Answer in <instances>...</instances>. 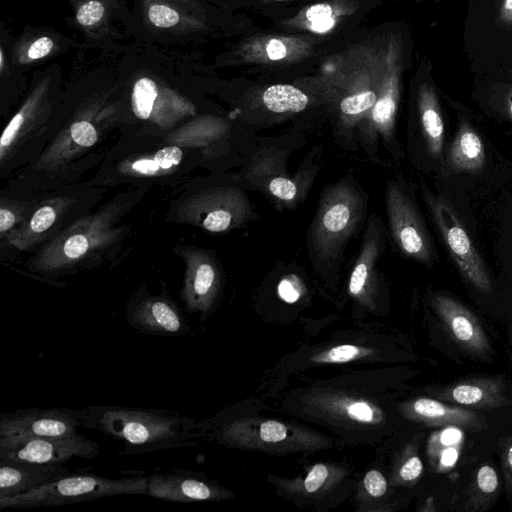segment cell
<instances>
[{
	"mask_svg": "<svg viewBox=\"0 0 512 512\" xmlns=\"http://www.w3.org/2000/svg\"><path fill=\"white\" fill-rule=\"evenodd\" d=\"M82 427L124 442L120 455L194 446L201 425L173 411L123 406L80 409Z\"/></svg>",
	"mask_w": 512,
	"mask_h": 512,
	"instance_id": "cell-1",
	"label": "cell"
},
{
	"mask_svg": "<svg viewBox=\"0 0 512 512\" xmlns=\"http://www.w3.org/2000/svg\"><path fill=\"white\" fill-rule=\"evenodd\" d=\"M367 197L355 180L342 179L322 193L307 235L308 255L314 267L338 268L350 240L365 221Z\"/></svg>",
	"mask_w": 512,
	"mask_h": 512,
	"instance_id": "cell-2",
	"label": "cell"
},
{
	"mask_svg": "<svg viewBox=\"0 0 512 512\" xmlns=\"http://www.w3.org/2000/svg\"><path fill=\"white\" fill-rule=\"evenodd\" d=\"M120 495H147L148 477L120 479L70 474L29 491L0 498V509L54 507Z\"/></svg>",
	"mask_w": 512,
	"mask_h": 512,
	"instance_id": "cell-3",
	"label": "cell"
},
{
	"mask_svg": "<svg viewBox=\"0 0 512 512\" xmlns=\"http://www.w3.org/2000/svg\"><path fill=\"white\" fill-rule=\"evenodd\" d=\"M115 217L116 209L111 206L77 220L41 250L34 267L45 272L62 270L111 243L118 234Z\"/></svg>",
	"mask_w": 512,
	"mask_h": 512,
	"instance_id": "cell-4",
	"label": "cell"
},
{
	"mask_svg": "<svg viewBox=\"0 0 512 512\" xmlns=\"http://www.w3.org/2000/svg\"><path fill=\"white\" fill-rule=\"evenodd\" d=\"M423 197L442 239L463 277L482 293H490L489 273L450 202L422 185Z\"/></svg>",
	"mask_w": 512,
	"mask_h": 512,
	"instance_id": "cell-5",
	"label": "cell"
},
{
	"mask_svg": "<svg viewBox=\"0 0 512 512\" xmlns=\"http://www.w3.org/2000/svg\"><path fill=\"white\" fill-rule=\"evenodd\" d=\"M388 231L398 250L418 262L429 264L433 251L429 234L417 206L398 179H389L385 189Z\"/></svg>",
	"mask_w": 512,
	"mask_h": 512,
	"instance_id": "cell-6",
	"label": "cell"
},
{
	"mask_svg": "<svg viewBox=\"0 0 512 512\" xmlns=\"http://www.w3.org/2000/svg\"><path fill=\"white\" fill-rule=\"evenodd\" d=\"M249 209L245 195L239 190L218 187L188 198L180 206L178 217L209 232L220 233L242 223Z\"/></svg>",
	"mask_w": 512,
	"mask_h": 512,
	"instance_id": "cell-7",
	"label": "cell"
},
{
	"mask_svg": "<svg viewBox=\"0 0 512 512\" xmlns=\"http://www.w3.org/2000/svg\"><path fill=\"white\" fill-rule=\"evenodd\" d=\"M100 453L96 441L82 434L66 437H0V458L39 464H64L79 457L92 459Z\"/></svg>",
	"mask_w": 512,
	"mask_h": 512,
	"instance_id": "cell-8",
	"label": "cell"
},
{
	"mask_svg": "<svg viewBox=\"0 0 512 512\" xmlns=\"http://www.w3.org/2000/svg\"><path fill=\"white\" fill-rule=\"evenodd\" d=\"M131 108L139 119L163 129L196 113L195 106L186 97L150 76H141L134 81Z\"/></svg>",
	"mask_w": 512,
	"mask_h": 512,
	"instance_id": "cell-9",
	"label": "cell"
},
{
	"mask_svg": "<svg viewBox=\"0 0 512 512\" xmlns=\"http://www.w3.org/2000/svg\"><path fill=\"white\" fill-rule=\"evenodd\" d=\"M110 113V109L98 104L82 110L46 148L36 162L35 168L56 170L82 151L92 147L99 139L100 123Z\"/></svg>",
	"mask_w": 512,
	"mask_h": 512,
	"instance_id": "cell-10",
	"label": "cell"
},
{
	"mask_svg": "<svg viewBox=\"0 0 512 512\" xmlns=\"http://www.w3.org/2000/svg\"><path fill=\"white\" fill-rule=\"evenodd\" d=\"M80 409L25 408L0 414V437H66L78 434Z\"/></svg>",
	"mask_w": 512,
	"mask_h": 512,
	"instance_id": "cell-11",
	"label": "cell"
},
{
	"mask_svg": "<svg viewBox=\"0 0 512 512\" xmlns=\"http://www.w3.org/2000/svg\"><path fill=\"white\" fill-rule=\"evenodd\" d=\"M128 323L138 331L163 337L188 333L189 326L177 305L167 296L142 297L127 310Z\"/></svg>",
	"mask_w": 512,
	"mask_h": 512,
	"instance_id": "cell-12",
	"label": "cell"
},
{
	"mask_svg": "<svg viewBox=\"0 0 512 512\" xmlns=\"http://www.w3.org/2000/svg\"><path fill=\"white\" fill-rule=\"evenodd\" d=\"M433 305L446 332L461 349L476 356L488 355V338L480 322L468 308L446 295L435 296Z\"/></svg>",
	"mask_w": 512,
	"mask_h": 512,
	"instance_id": "cell-13",
	"label": "cell"
},
{
	"mask_svg": "<svg viewBox=\"0 0 512 512\" xmlns=\"http://www.w3.org/2000/svg\"><path fill=\"white\" fill-rule=\"evenodd\" d=\"M185 260L181 298L190 312H205L214 299L219 275L211 256L198 249H184L180 252Z\"/></svg>",
	"mask_w": 512,
	"mask_h": 512,
	"instance_id": "cell-14",
	"label": "cell"
},
{
	"mask_svg": "<svg viewBox=\"0 0 512 512\" xmlns=\"http://www.w3.org/2000/svg\"><path fill=\"white\" fill-rule=\"evenodd\" d=\"M503 377H472L444 386L438 399L471 409L491 410L510 404Z\"/></svg>",
	"mask_w": 512,
	"mask_h": 512,
	"instance_id": "cell-15",
	"label": "cell"
},
{
	"mask_svg": "<svg viewBox=\"0 0 512 512\" xmlns=\"http://www.w3.org/2000/svg\"><path fill=\"white\" fill-rule=\"evenodd\" d=\"M148 496L188 503L217 497L216 488L199 474L185 469L158 471L148 477Z\"/></svg>",
	"mask_w": 512,
	"mask_h": 512,
	"instance_id": "cell-16",
	"label": "cell"
},
{
	"mask_svg": "<svg viewBox=\"0 0 512 512\" xmlns=\"http://www.w3.org/2000/svg\"><path fill=\"white\" fill-rule=\"evenodd\" d=\"M72 474L63 464L0 458V498L11 497Z\"/></svg>",
	"mask_w": 512,
	"mask_h": 512,
	"instance_id": "cell-17",
	"label": "cell"
},
{
	"mask_svg": "<svg viewBox=\"0 0 512 512\" xmlns=\"http://www.w3.org/2000/svg\"><path fill=\"white\" fill-rule=\"evenodd\" d=\"M50 86L51 76L42 77L6 125L0 138L1 162L8 157L14 146L32 129L48 108Z\"/></svg>",
	"mask_w": 512,
	"mask_h": 512,
	"instance_id": "cell-18",
	"label": "cell"
},
{
	"mask_svg": "<svg viewBox=\"0 0 512 512\" xmlns=\"http://www.w3.org/2000/svg\"><path fill=\"white\" fill-rule=\"evenodd\" d=\"M145 21L162 32L186 33L201 26L192 0H139Z\"/></svg>",
	"mask_w": 512,
	"mask_h": 512,
	"instance_id": "cell-19",
	"label": "cell"
},
{
	"mask_svg": "<svg viewBox=\"0 0 512 512\" xmlns=\"http://www.w3.org/2000/svg\"><path fill=\"white\" fill-rule=\"evenodd\" d=\"M70 204L71 199L66 197L46 200L7 237V243L19 250L31 248L46 236Z\"/></svg>",
	"mask_w": 512,
	"mask_h": 512,
	"instance_id": "cell-20",
	"label": "cell"
},
{
	"mask_svg": "<svg viewBox=\"0 0 512 512\" xmlns=\"http://www.w3.org/2000/svg\"><path fill=\"white\" fill-rule=\"evenodd\" d=\"M414 414L431 425L480 430L485 417L471 409L448 405L436 399L419 398L412 404Z\"/></svg>",
	"mask_w": 512,
	"mask_h": 512,
	"instance_id": "cell-21",
	"label": "cell"
},
{
	"mask_svg": "<svg viewBox=\"0 0 512 512\" xmlns=\"http://www.w3.org/2000/svg\"><path fill=\"white\" fill-rule=\"evenodd\" d=\"M486 160L482 139L471 125L464 121L449 146L446 167L451 173H476Z\"/></svg>",
	"mask_w": 512,
	"mask_h": 512,
	"instance_id": "cell-22",
	"label": "cell"
},
{
	"mask_svg": "<svg viewBox=\"0 0 512 512\" xmlns=\"http://www.w3.org/2000/svg\"><path fill=\"white\" fill-rule=\"evenodd\" d=\"M419 133L429 157L439 159L444 147V121L432 87L420 89L418 99Z\"/></svg>",
	"mask_w": 512,
	"mask_h": 512,
	"instance_id": "cell-23",
	"label": "cell"
},
{
	"mask_svg": "<svg viewBox=\"0 0 512 512\" xmlns=\"http://www.w3.org/2000/svg\"><path fill=\"white\" fill-rule=\"evenodd\" d=\"M183 152L177 145L161 148L153 155L123 162V173L137 176H159L173 172L180 164Z\"/></svg>",
	"mask_w": 512,
	"mask_h": 512,
	"instance_id": "cell-24",
	"label": "cell"
},
{
	"mask_svg": "<svg viewBox=\"0 0 512 512\" xmlns=\"http://www.w3.org/2000/svg\"><path fill=\"white\" fill-rule=\"evenodd\" d=\"M61 49V42L54 35L39 34L21 40L13 49V63L30 65L52 55Z\"/></svg>",
	"mask_w": 512,
	"mask_h": 512,
	"instance_id": "cell-25",
	"label": "cell"
},
{
	"mask_svg": "<svg viewBox=\"0 0 512 512\" xmlns=\"http://www.w3.org/2000/svg\"><path fill=\"white\" fill-rule=\"evenodd\" d=\"M262 100L266 108L275 113H297L304 110L309 102L303 91L286 84L268 87L263 93Z\"/></svg>",
	"mask_w": 512,
	"mask_h": 512,
	"instance_id": "cell-26",
	"label": "cell"
},
{
	"mask_svg": "<svg viewBox=\"0 0 512 512\" xmlns=\"http://www.w3.org/2000/svg\"><path fill=\"white\" fill-rule=\"evenodd\" d=\"M110 8L105 0H80L75 6V19L86 33H96L108 24Z\"/></svg>",
	"mask_w": 512,
	"mask_h": 512,
	"instance_id": "cell-27",
	"label": "cell"
},
{
	"mask_svg": "<svg viewBox=\"0 0 512 512\" xmlns=\"http://www.w3.org/2000/svg\"><path fill=\"white\" fill-rule=\"evenodd\" d=\"M473 488L468 509L480 510L482 505L489 504L498 493L499 478L496 470L488 464L482 465L476 473Z\"/></svg>",
	"mask_w": 512,
	"mask_h": 512,
	"instance_id": "cell-28",
	"label": "cell"
},
{
	"mask_svg": "<svg viewBox=\"0 0 512 512\" xmlns=\"http://www.w3.org/2000/svg\"><path fill=\"white\" fill-rule=\"evenodd\" d=\"M271 195L283 202H291L298 196V186L290 178L277 176L271 178L268 183Z\"/></svg>",
	"mask_w": 512,
	"mask_h": 512,
	"instance_id": "cell-29",
	"label": "cell"
},
{
	"mask_svg": "<svg viewBox=\"0 0 512 512\" xmlns=\"http://www.w3.org/2000/svg\"><path fill=\"white\" fill-rule=\"evenodd\" d=\"M22 211V208L5 204L2 201L0 208V233L2 237H8L15 230V225L22 219Z\"/></svg>",
	"mask_w": 512,
	"mask_h": 512,
	"instance_id": "cell-30",
	"label": "cell"
},
{
	"mask_svg": "<svg viewBox=\"0 0 512 512\" xmlns=\"http://www.w3.org/2000/svg\"><path fill=\"white\" fill-rule=\"evenodd\" d=\"M359 354V348L354 345H340L330 349L318 361L343 363L354 359Z\"/></svg>",
	"mask_w": 512,
	"mask_h": 512,
	"instance_id": "cell-31",
	"label": "cell"
},
{
	"mask_svg": "<svg viewBox=\"0 0 512 512\" xmlns=\"http://www.w3.org/2000/svg\"><path fill=\"white\" fill-rule=\"evenodd\" d=\"M501 461L505 490L508 497H512V436L509 437L503 447Z\"/></svg>",
	"mask_w": 512,
	"mask_h": 512,
	"instance_id": "cell-32",
	"label": "cell"
},
{
	"mask_svg": "<svg viewBox=\"0 0 512 512\" xmlns=\"http://www.w3.org/2000/svg\"><path fill=\"white\" fill-rule=\"evenodd\" d=\"M286 427L280 422L269 420L260 428V437L265 442H279L286 437Z\"/></svg>",
	"mask_w": 512,
	"mask_h": 512,
	"instance_id": "cell-33",
	"label": "cell"
},
{
	"mask_svg": "<svg viewBox=\"0 0 512 512\" xmlns=\"http://www.w3.org/2000/svg\"><path fill=\"white\" fill-rule=\"evenodd\" d=\"M364 486L367 492L374 497L382 496L387 489V483L384 476L376 470H371L366 474L364 478Z\"/></svg>",
	"mask_w": 512,
	"mask_h": 512,
	"instance_id": "cell-34",
	"label": "cell"
},
{
	"mask_svg": "<svg viewBox=\"0 0 512 512\" xmlns=\"http://www.w3.org/2000/svg\"><path fill=\"white\" fill-rule=\"evenodd\" d=\"M328 476L327 467L323 464L315 465L307 475L304 485L308 492H315L325 482Z\"/></svg>",
	"mask_w": 512,
	"mask_h": 512,
	"instance_id": "cell-35",
	"label": "cell"
},
{
	"mask_svg": "<svg viewBox=\"0 0 512 512\" xmlns=\"http://www.w3.org/2000/svg\"><path fill=\"white\" fill-rule=\"evenodd\" d=\"M278 295L287 303H294L300 297L296 283L290 278H283L277 287Z\"/></svg>",
	"mask_w": 512,
	"mask_h": 512,
	"instance_id": "cell-36",
	"label": "cell"
},
{
	"mask_svg": "<svg viewBox=\"0 0 512 512\" xmlns=\"http://www.w3.org/2000/svg\"><path fill=\"white\" fill-rule=\"evenodd\" d=\"M423 470V464L419 457L409 458L400 469V476L403 480L412 481L416 479Z\"/></svg>",
	"mask_w": 512,
	"mask_h": 512,
	"instance_id": "cell-37",
	"label": "cell"
},
{
	"mask_svg": "<svg viewBox=\"0 0 512 512\" xmlns=\"http://www.w3.org/2000/svg\"><path fill=\"white\" fill-rule=\"evenodd\" d=\"M348 414L361 422H370L373 419V411L370 406L364 402H356L348 406Z\"/></svg>",
	"mask_w": 512,
	"mask_h": 512,
	"instance_id": "cell-38",
	"label": "cell"
},
{
	"mask_svg": "<svg viewBox=\"0 0 512 512\" xmlns=\"http://www.w3.org/2000/svg\"><path fill=\"white\" fill-rule=\"evenodd\" d=\"M332 10L327 4H316L311 6L306 13L307 19L313 23L325 20L331 17Z\"/></svg>",
	"mask_w": 512,
	"mask_h": 512,
	"instance_id": "cell-39",
	"label": "cell"
},
{
	"mask_svg": "<svg viewBox=\"0 0 512 512\" xmlns=\"http://www.w3.org/2000/svg\"><path fill=\"white\" fill-rule=\"evenodd\" d=\"M266 52L271 60H280L286 56V46L278 39H272L267 45Z\"/></svg>",
	"mask_w": 512,
	"mask_h": 512,
	"instance_id": "cell-40",
	"label": "cell"
},
{
	"mask_svg": "<svg viewBox=\"0 0 512 512\" xmlns=\"http://www.w3.org/2000/svg\"><path fill=\"white\" fill-rule=\"evenodd\" d=\"M334 25V19L332 17L328 18V19H325V20H321V21H318V22H313L311 23V29L315 32H325L329 29H331Z\"/></svg>",
	"mask_w": 512,
	"mask_h": 512,
	"instance_id": "cell-41",
	"label": "cell"
},
{
	"mask_svg": "<svg viewBox=\"0 0 512 512\" xmlns=\"http://www.w3.org/2000/svg\"><path fill=\"white\" fill-rule=\"evenodd\" d=\"M500 14L504 22L512 23V0L503 1Z\"/></svg>",
	"mask_w": 512,
	"mask_h": 512,
	"instance_id": "cell-42",
	"label": "cell"
},
{
	"mask_svg": "<svg viewBox=\"0 0 512 512\" xmlns=\"http://www.w3.org/2000/svg\"><path fill=\"white\" fill-rule=\"evenodd\" d=\"M509 113H510V117H511V120H512V93H511L510 98H509Z\"/></svg>",
	"mask_w": 512,
	"mask_h": 512,
	"instance_id": "cell-43",
	"label": "cell"
}]
</instances>
